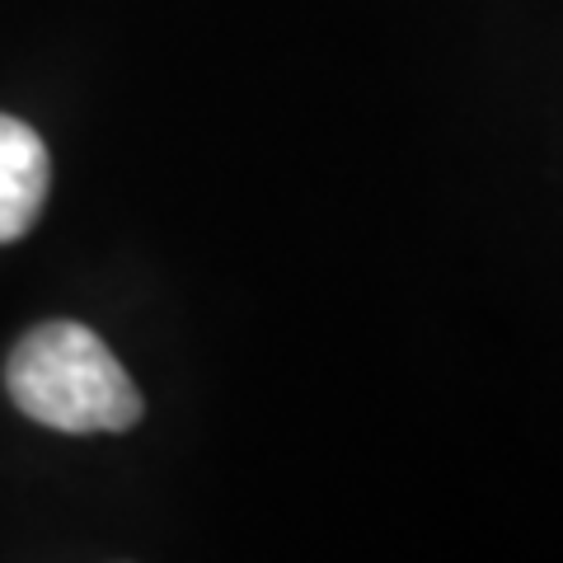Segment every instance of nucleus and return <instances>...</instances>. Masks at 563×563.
I'll use <instances>...</instances> for the list:
<instances>
[{"instance_id":"1","label":"nucleus","mask_w":563,"mask_h":563,"mask_svg":"<svg viewBox=\"0 0 563 563\" xmlns=\"http://www.w3.org/2000/svg\"><path fill=\"white\" fill-rule=\"evenodd\" d=\"M5 390L20 409L57 432H128L141 422V390L95 329L47 320L14 343Z\"/></svg>"},{"instance_id":"2","label":"nucleus","mask_w":563,"mask_h":563,"mask_svg":"<svg viewBox=\"0 0 563 563\" xmlns=\"http://www.w3.org/2000/svg\"><path fill=\"white\" fill-rule=\"evenodd\" d=\"M52 188V155L29 122L0 113V244L29 235Z\"/></svg>"}]
</instances>
